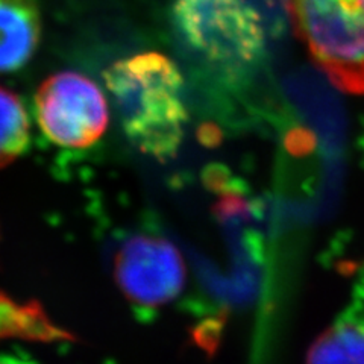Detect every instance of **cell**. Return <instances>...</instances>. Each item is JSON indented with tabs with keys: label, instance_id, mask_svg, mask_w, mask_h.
Segmentation results:
<instances>
[{
	"label": "cell",
	"instance_id": "8",
	"mask_svg": "<svg viewBox=\"0 0 364 364\" xmlns=\"http://www.w3.org/2000/svg\"><path fill=\"white\" fill-rule=\"evenodd\" d=\"M29 144V120L20 99L0 87V168L11 164Z\"/></svg>",
	"mask_w": 364,
	"mask_h": 364
},
{
	"label": "cell",
	"instance_id": "5",
	"mask_svg": "<svg viewBox=\"0 0 364 364\" xmlns=\"http://www.w3.org/2000/svg\"><path fill=\"white\" fill-rule=\"evenodd\" d=\"M116 278L134 304L158 306L179 294L186 269L172 243L156 237L136 235L119 250Z\"/></svg>",
	"mask_w": 364,
	"mask_h": 364
},
{
	"label": "cell",
	"instance_id": "6",
	"mask_svg": "<svg viewBox=\"0 0 364 364\" xmlns=\"http://www.w3.org/2000/svg\"><path fill=\"white\" fill-rule=\"evenodd\" d=\"M41 18L36 0H0V73L16 72L36 53Z\"/></svg>",
	"mask_w": 364,
	"mask_h": 364
},
{
	"label": "cell",
	"instance_id": "3",
	"mask_svg": "<svg viewBox=\"0 0 364 364\" xmlns=\"http://www.w3.org/2000/svg\"><path fill=\"white\" fill-rule=\"evenodd\" d=\"M173 17L190 48L222 70H245L264 52L263 23L247 0H176Z\"/></svg>",
	"mask_w": 364,
	"mask_h": 364
},
{
	"label": "cell",
	"instance_id": "1",
	"mask_svg": "<svg viewBox=\"0 0 364 364\" xmlns=\"http://www.w3.org/2000/svg\"><path fill=\"white\" fill-rule=\"evenodd\" d=\"M104 79L136 149L159 159L175 156L187 123L178 67L161 53L147 52L114 63Z\"/></svg>",
	"mask_w": 364,
	"mask_h": 364
},
{
	"label": "cell",
	"instance_id": "2",
	"mask_svg": "<svg viewBox=\"0 0 364 364\" xmlns=\"http://www.w3.org/2000/svg\"><path fill=\"white\" fill-rule=\"evenodd\" d=\"M296 36L336 87L364 95V0H284Z\"/></svg>",
	"mask_w": 364,
	"mask_h": 364
},
{
	"label": "cell",
	"instance_id": "7",
	"mask_svg": "<svg viewBox=\"0 0 364 364\" xmlns=\"http://www.w3.org/2000/svg\"><path fill=\"white\" fill-rule=\"evenodd\" d=\"M306 364H364V313L350 310L317 337Z\"/></svg>",
	"mask_w": 364,
	"mask_h": 364
},
{
	"label": "cell",
	"instance_id": "9",
	"mask_svg": "<svg viewBox=\"0 0 364 364\" xmlns=\"http://www.w3.org/2000/svg\"><path fill=\"white\" fill-rule=\"evenodd\" d=\"M0 364H26V363L14 360V358H5V360H0Z\"/></svg>",
	"mask_w": 364,
	"mask_h": 364
},
{
	"label": "cell",
	"instance_id": "4",
	"mask_svg": "<svg viewBox=\"0 0 364 364\" xmlns=\"http://www.w3.org/2000/svg\"><path fill=\"white\" fill-rule=\"evenodd\" d=\"M37 119L48 139L64 147L95 144L108 127V105L100 88L84 75L56 73L36 96Z\"/></svg>",
	"mask_w": 364,
	"mask_h": 364
}]
</instances>
